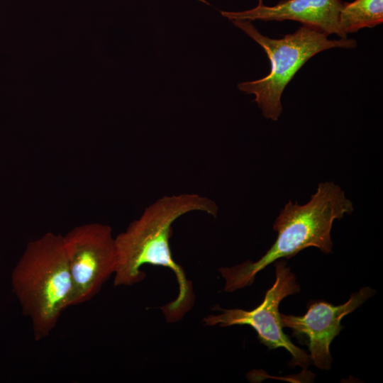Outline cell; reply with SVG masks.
I'll return each instance as SVG.
<instances>
[{"mask_svg":"<svg viewBox=\"0 0 383 383\" xmlns=\"http://www.w3.org/2000/svg\"><path fill=\"white\" fill-rule=\"evenodd\" d=\"M231 21L263 48L271 65L266 77L239 83L238 87L242 91L254 94L255 101L263 116L274 121L282 111L281 96L286 86L311 57L333 48L357 46L353 39L329 40L326 33L305 25L292 34L274 39L262 35L249 21Z\"/></svg>","mask_w":383,"mask_h":383,"instance_id":"cell-4","label":"cell"},{"mask_svg":"<svg viewBox=\"0 0 383 383\" xmlns=\"http://www.w3.org/2000/svg\"><path fill=\"white\" fill-rule=\"evenodd\" d=\"M353 211V204L344 191L329 181L320 183L306 204L288 201L273 224L277 239L260 259L219 269L225 279L224 290L232 292L252 284L257 273L270 264L289 259L306 248L331 252V232L334 221Z\"/></svg>","mask_w":383,"mask_h":383,"instance_id":"cell-2","label":"cell"},{"mask_svg":"<svg viewBox=\"0 0 383 383\" xmlns=\"http://www.w3.org/2000/svg\"><path fill=\"white\" fill-rule=\"evenodd\" d=\"M275 274L274 283L266 292L263 301L254 309H219L222 313L209 315L203 321L206 326H250L269 350L285 348L292 355L294 365L306 368L311 362L309 355L296 347L284 333L279 312L280 302L287 296L299 292V285L290 268L281 259L275 263Z\"/></svg>","mask_w":383,"mask_h":383,"instance_id":"cell-6","label":"cell"},{"mask_svg":"<svg viewBox=\"0 0 383 383\" xmlns=\"http://www.w3.org/2000/svg\"><path fill=\"white\" fill-rule=\"evenodd\" d=\"M72 281L70 306L89 301L117 266L111 228L99 223L77 226L62 235Z\"/></svg>","mask_w":383,"mask_h":383,"instance_id":"cell-5","label":"cell"},{"mask_svg":"<svg viewBox=\"0 0 383 383\" xmlns=\"http://www.w3.org/2000/svg\"><path fill=\"white\" fill-rule=\"evenodd\" d=\"M375 290L366 287L351 294L348 301L334 306L326 301H314L301 316L279 313L282 327L292 330L294 336L304 338L310 351V359L319 369L331 368L330 345L343 328L344 316L372 296Z\"/></svg>","mask_w":383,"mask_h":383,"instance_id":"cell-7","label":"cell"},{"mask_svg":"<svg viewBox=\"0 0 383 383\" xmlns=\"http://www.w3.org/2000/svg\"><path fill=\"white\" fill-rule=\"evenodd\" d=\"M341 0H282L269 6L258 2L256 7L243 11H221L230 21H295L340 38L339 13Z\"/></svg>","mask_w":383,"mask_h":383,"instance_id":"cell-8","label":"cell"},{"mask_svg":"<svg viewBox=\"0 0 383 383\" xmlns=\"http://www.w3.org/2000/svg\"><path fill=\"white\" fill-rule=\"evenodd\" d=\"M383 22V0H355L343 3L339 13V29L343 38L364 28Z\"/></svg>","mask_w":383,"mask_h":383,"instance_id":"cell-9","label":"cell"},{"mask_svg":"<svg viewBox=\"0 0 383 383\" xmlns=\"http://www.w3.org/2000/svg\"><path fill=\"white\" fill-rule=\"evenodd\" d=\"M11 284L31 321L35 340L49 335L72 294L62 235L49 232L29 242L11 272Z\"/></svg>","mask_w":383,"mask_h":383,"instance_id":"cell-3","label":"cell"},{"mask_svg":"<svg viewBox=\"0 0 383 383\" xmlns=\"http://www.w3.org/2000/svg\"><path fill=\"white\" fill-rule=\"evenodd\" d=\"M200 211L216 216V203L195 194L163 196L147 207L139 218L115 237L117 266L115 286H131L143 281L145 264L170 269L178 283V294L161 307L167 322L181 320L194 301L192 284L172 257L169 240L172 223L187 213Z\"/></svg>","mask_w":383,"mask_h":383,"instance_id":"cell-1","label":"cell"}]
</instances>
